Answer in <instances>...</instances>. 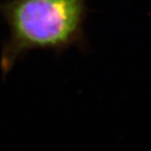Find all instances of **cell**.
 Here are the masks:
<instances>
[{"label":"cell","mask_w":151,"mask_h":151,"mask_svg":"<svg viewBox=\"0 0 151 151\" xmlns=\"http://www.w3.org/2000/svg\"><path fill=\"white\" fill-rule=\"evenodd\" d=\"M0 12L9 28L1 55L6 73L26 52L62 48L76 39L84 15V0H9Z\"/></svg>","instance_id":"6da1fadb"}]
</instances>
